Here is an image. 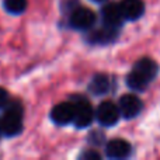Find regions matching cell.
Instances as JSON below:
<instances>
[{"label": "cell", "instance_id": "obj_1", "mask_svg": "<svg viewBox=\"0 0 160 160\" xmlns=\"http://www.w3.org/2000/svg\"><path fill=\"white\" fill-rule=\"evenodd\" d=\"M159 65L150 58H142L133 65V69L127 76V84L133 91H142L158 76Z\"/></svg>", "mask_w": 160, "mask_h": 160}, {"label": "cell", "instance_id": "obj_2", "mask_svg": "<svg viewBox=\"0 0 160 160\" xmlns=\"http://www.w3.org/2000/svg\"><path fill=\"white\" fill-rule=\"evenodd\" d=\"M0 117V132L6 136H16L22 131V107L17 101H8Z\"/></svg>", "mask_w": 160, "mask_h": 160}, {"label": "cell", "instance_id": "obj_3", "mask_svg": "<svg viewBox=\"0 0 160 160\" xmlns=\"http://www.w3.org/2000/svg\"><path fill=\"white\" fill-rule=\"evenodd\" d=\"M70 102L73 105V124L76 128H86L93 122L94 119V110L91 107L90 101L83 96H72L70 97Z\"/></svg>", "mask_w": 160, "mask_h": 160}, {"label": "cell", "instance_id": "obj_4", "mask_svg": "<svg viewBox=\"0 0 160 160\" xmlns=\"http://www.w3.org/2000/svg\"><path fill=\"white\" fill-rule=\"evenodd\" d=\"M94 115L102 127H114L118 122L121 114H119L118 105L114 104L112 101H102L97 107V111Z\"/></svg>", "mask_w": 160, "mask_h": 160}, {"label": "cell", "instance_id": "obj_5", "mask_svg": "<svg viewBox=\"0 0 160 160\" xmlns=\"http://www.w3.org/2000/svg\"><path fill=\"white\" fill-rule=\"evenodd\" d=\"M96 22V14L87 7H78L70 13V25L76 30H88Z\"/></svg>", "mask_w": 160, "mask_h": 160}, {"label": "cell", "instance_id": "obj_6", "mask_svg": "<svg viewBox=\"0 0 160 160\" xmlns=\"http://www.w3.org/2000/svg\"><path fill=\"white\" fill-rule=\"evenodd\" d=\"M118 110L124 118H135L142 111V101L135 94H124L118 101Z\"/></svg>", "mask_w": 160, "mask_h": 160}, {"label": "cell", "instance_id": "obj_7", "mask_svg": "<svg viewBox=\"0 0 160 160\" xmlns=\"http://www.w3.org/2000/svg\"><path fill=\"white\" fill-rule=\"evenodd\" d=\"M119 10L124 17V20L136 21L145 13V3L142 0H121Z\"/></svg>", "mask_w": 160, "mask_h": 160}, {"label": "cell", "instance_id": "obj_8", "mask_svg": "<svg viewBox=\"0 0 160 160\" xmlns=\"http://www.w3.org/2000/svg\"><path fill=\"white\" fill-rule=\"evenodd\" d=\"M73 114L72 102H59L51 111V119L56 125H68L73 121Z\"/></svg>", "mask_w": 160, "mask_h": 160}, {"label": "cell", "instance_id": "obj_9", "mask_svg": "<svg viewBox=\"0 0 160 160\" xmlns=\"http://www.w3.org/2000/svg\"><path fill=\"white\" fill-rule=\"evenodd\" d=\"M101 17H102L104 25L114 27V28H118L122 24V21H124V17H122L121 10H119V4H117V3L105 4L101 8Z\"/></svg>", "mask_w": 160, "mask_h": 160}, {"label": "cell", "instance_id": "obj_10", "mask_svg": "<svg viewBox=\"0 0 160 160\" xmlns=\"http://www.w3.org/2000/svg\"><path fill=\"white\" fill-rule=\"evenodd\" d=\"M131 153V145L125 139H112L105 145V155L110 159H125Z\"/></svg>", "mask_w": 160, "mask_h": 160}, {"label": "cell", "instance_id": "obj_11", "mask_svg": "<svg viewBox=\"0 0 160 160\" xmlns=\"http://www.w3.org/2000/svg\"><path fill=\"white\" fill-rule=\"evenodd\" d=\"M111 88V79L110 76L104 75V73H98L91 79L90 84H88V90L96 96H102L107 94Z\"/></svg>", "mask_w": 160, "mask_h": 160}, {"label": "cell", "instance_id": "obj_12", "mask_svg": "<svg viewBox=\"0 0 160 160\" xmlns=\"http://www.w3.org/2000/svg\"><path fill=\"white\" fill-rule=\"evenodd\" d=\"M117 38V28L114 27H108V25H104V28L101 30L93 31L88 37L93 44H108V42L114 41Z\"/></svg>", "mask_w": 160, "mask_h": 160}, {"label": "cell", "instance_id": "obj_13", "mask_svg": "<svg viewBox=\"0 0 160 160\" xmlns=\"http://www.w3.org/2000/svg\"><path fill=\"white\" fill-rule=\"evenodd\" d=\"M28 2L27 0H3L6 11L10 14H21L27 8Z\"/></svg>", "mask_w": 160, "mask_h": 160}, {"label": "cell", "instance_id": "obj_14", "mask_svg": "<svg viewBox=\"0 0 160 160\" xmlns=\"http://www.w3.org/2000/svg\"><path fill=\"white\" fill-rule=\"evenodd\" d=\"M8 101H10V96H8V91L6 90V88L0 87V110H3V108H4L6 105L8 104Z\"/></svg>", "mask_w": 160, "mask_h": 160}, {"label": "cell", "instance_id": "obj_15", "mask_svg": "<svg viewBox=\"0 0 160 160\" xmlns=\"http://www.w3.org/2000/svg\"><path fill=\"white\" fill-rule=\"evenodd\" d=\"M100 158H101V156H100L96 150H87V152L80 155V159H84V160H98Z\"/></svg>", "mask_w": 160, "mask_h": 160}, {"label": "cell", "instance_id": "obj_16", "mask_svg": "<svg viewBox=\"0 0 160 160\" xmlns=\"http://www.w3.org/2000/svg\"><path fill=\"white\" fill-rule=\"evenodd\" d=\"M91 2H94V3H102V2H105V0H91Z\"/></svg>", "mask_w": 160, "mask_h": 160}]
</instances>
